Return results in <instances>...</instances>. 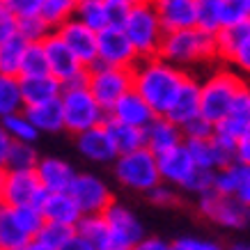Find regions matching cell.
Listing matches in <instances>:
<instances>
[{
	"mask_svg": "<svg viewBox=\"0 0 250 250\" xmlns=\"http://www.w3.org/2000/svg\"><path fill=\"white\" fill-rule=\"evenodd\" d=\"M131 71H133V90L152 106L156 115H166L184 78L188 76L182 67L163 60L161 55L140 58Z\"/></svg>",
	"mask_w": 250,
	"mask_h": 250,
	"instance_id": "6da1fadb",
	"label": "cell"
},
{
	"mask_svg": "<svg viewBox=\"0 0 250 250\" xmlns=\"http://www.w3.org/2000/svg\"><path fill=\"white\" fill-rule=\"evenodd\" d=\"M159 55L182 69L207 60H216V37L211 32L200 30L197 25L182 28V30H167L159 46Z\"/></svg>",
	"mask_w": 250,
	"mask_h": 250,
	"instance_id": "7a4b0ae2",
	"label": "cell"
},
{
	"mask_svg": "<svg viewBox=\"0 0 250 250\" xmlns=\"http://www.w3.org/2000/svg\"><path fill=\"white\" fill-rule=\"evenodd\" d=\"M122 30L126 32V37L140 58L159 55V46L163 42L166 30L161 25L152 0H140L136 5H131L122 21Z\"/></svg>",
	"mask_w": 250,
	"mask_h": 250,
	"instance_id": "3957f363",
	"label": "cell"
},
{
	"mask_svg": "<svg viewBox=\"0 0 250 250\" xmlns=\"http://www.w3.org/2000/svg\"><path fill=\"white\" fill-rule=\"evenodd\" d=\"M243 81L232 69H218L200 83V115L209 122H220L232 106L236 92L243 87Z\"/></svg>",
	"mask_w": 250,
	"mask_h": 250,
	"instance_id": "277c9868",
	"label": "cell"
},
{
	"mask_svg": "<svg viewBox=\"0 0 250 250\" xmlns=\"http://www.w3.org/2000/svg\"><path fill=\"white\" fill-rule=\"evenodd\" d=\"M110 166H113L115 179L126 190L147 193L152 186H156L161 182L159 166H156V154H152L147 147L117 154Z\"/></svg>",
	"mask_w": 250,
	"mask_h": 250,
	"instance_id": "5b68a950",
	"label": "cell"
},
{
	"mask_svg": "<svg viewBox=\"0 0 250 250\" xmlns=\"http://www.w3.org/2000/svg\"><path fill=\"white\" fill-rule=\"evenodd\" d=\"M60 104L62 117H64V131L74 133V136L85 129L104 124V120L108 117V110L92 97L87 85H83V87H62Z\"/></svg>",
	"mask_w": 250,
	"mask_h": 250,
	"instance_id": "8992f818",
	"label": "cell"
},
{
	"mask_svg": "<svg viewBox=\"0 0 250 250\" xmlns=\"http://www.w3.org/2000/svg\"><path fill=\"white\" fill-rule=\"evenodd\" d=\"M197 209L207 220L225 229H243L250 223V209L239 197L225 195L213 188L197 195Z\"/></svg>",
	"mask_w": 250,
	"mask_h": 250,
	"instance_id": "52a82bcc",
	"label": "cell"
},
{
	"mask_svg": "<svg viewBox=\"0 0 250 250\" xmlns=\"http://www.w3.org/2000/svg\"><path fill=\"white\" fill-rule=\"evenodd\" d=\"M133 87V71L124 67H110V64H92L87 69V90L101 106L110 110L113 104Z\"/></svg>",
	"mask_w": 250,
	"mask_h": 250,
	"instance_id": "ba28073f",
	"label": "cell"
},
{
	"mask_svg": "<svg viewBox=\"0 0 250 250\" xmlns=\"http://www.w3.org/2000/svg\"><path fill=\"white\" fill-rule=\"evenodd\" d=\"M110 234V250H133L147 232L136 213L122 202H110L101 211Z\"/></svg>",
	"mask_w": 250,
	"mask_h": 250,
	"instance_id": "9c48e42d",
	"label": "cell"
},
{
	"mask_svg": "<svg viewBox=\"0 0 250 250\" xmlns=\"http://www.w3.org/2000/svg\"><path fill=\"white\" fill-rule=\"evenodd\" d=\"M213 37H216V58L225 60L239 74L250 76V23L220 28Z\"/></svg>",
	"mask_w": 250,
	"mask_h": 250,
	"instance_id": "30bf717a",
	"label": "cell"
},
{
	"mask_svg": "<svg viewBox=\"0 0 250 250\" xmlns=\"http://www.w3.org/2000/svg\"><path fill=\"white\" fill-rule=\"evenodd\" d=\"M44 186L39 184L35 167L32 170H2V188H0V202L5 207L19 205H37L44 197Z\"/></svg>",
	"mask_w": 250,
	"mask_h": 250,
	"instance_id": "8fae6325",
	"label": "cell"
},
{
	"mask_svg": "<svg viewBox=\"0 0 250 250\" xmlns=\"http://www.w3.org/2000/svg\"><path fill=\"white\" fill-rule=\"evenodd\" d=\"M140 60L138 51L129 42L122 25H108L97 32V62L110 64V67L133 69Z\"/></svg>",
	"mask_w": 250,
	"mask_h": 250,
	"instance_id": "7c38bea8",
	"label": "cell"
},
{
	"mask_svg": "<svg viewBox=\"0 0 250 250\" xmlns=\"http://www.w3.org/2000/svg\"><path fill=\"white\" fill-rule=\"evenodd\" d=\"M67 190L76 200L81 213H101L115 200L110 186L92 172H76Z\"/></svg>",
	"mask_w": 250,
	"mask_h": 250,
	"instance_id": "4fadbf2b",
	"label": "cell"
},
{
	"mask_svg": "<svg viewBox=\"0 0 250 250\" xmlns=\"http://www.w3.org/2000/svg\"><path fill=\"white\" fill-rule=\"evenodd\" d=\"M55 32L71 48V53L76 55L83 67L90 69L92 64H97V30H92L90 25H85L76 16H71L60 28H55Z\"/></svg>",
	"mask_w": 250,
	"mask_h": 250,
	"instance_id": "5bb4252c",
	"label": "cell"
},
{
	"mask_svg": "<svg viewBox=\"0 0 250 250\" xmlns=\"http://www.w3.org/2000/svg\"><path fill=\"white\" fill-rule=\"evenodd\" d=\"M42 44H44V51H46L48 74H51V76H55L60 83L69 81V78L74 76V74H78V71L87 69V67H83V64L78 62V58L71 53V48L62 42L60 35H58L55 30L48 32Z\"/></svg>",
	"mask_w": 250,
	"mask_h": 250,
	"instance_id": "9a60e30c",
	"label": "cell"
},
{
	"mask_svg": "<svg viewBox=\"0 0 250 250\" xmlns=\"http://www.w3.org/2000/svg\"><path fill=\"white\" fill-rule=\"evenodd\" d=\"M156 166H159L161 182L170 184L174 188H182L186 179L190 177V172L195 170V163L190 159L184 140L179 145L170 147V149H166V152L156 154Z\"/></svg>",
	"mask_w": 250,
	"mask_h": 250,
	"instance_id": "2e32d148",
	"label": "cell"
},
{
	"mask_svg": "<svg viewBox=\"0 0 250 250\" xmlns=\"http://www.w3.org/2000/svg\"><path fill=\"white\" fill-rule=\"evenodd\" d=\"M76 149L85 161L97 163V166H110L117 156V149H115L108 131L104 129V124L76 133Z\"/></svg>",
	"mask_w": 250,
	"mask_h": 250,
	"instance_id": "e0dca14e",
	"label": "cell"
},
{
	"mask_svg": "<svg viewBox=\"0 0 250 250\" xmlns=\"http://www.w3.org/2000/svg\"><path fill=\"white\" fill-rule=\"evenodd\" d=\"M184 143H186V149H188L195 167L216 170V167L225 166L229 161H234V147L220 143V140H216L213 136L190 138V140H184Z\"/></svg>",
	"mask_w": 250,
	"mask_h": 250,
	"instance_id": "ac0fdd59",
	"label": "cell"
},
{
	"mask_svg": "<svg viewBox=\"0 0 250 250\" xmlns=\"http://www.w3.org/2000/svg\"><path fill=\"white\" fill-rule=\"evenodd\" d=\"M248 126H250V85L243 83V87L236 92L232 106L228 108L225 117L213 124V131L236 140Z\"/></svg>",
	"mask_w": 250,
	"mask_h": 250,
	"instance_id": "d6986e66",
	"label": "cell"
},
{
	"mask_svg": "<svg viewBox=\"0 0 250 250\" xmlns=\"http://www.w3.org/2000/svg\"><path fill=\"white\" fill-rule=\"evenodd\" d=\"M108 115L117 117L120 122H126V124H133V126H140L145 129L149 122L156 117V113L152 110V106L145 101L140 94H138L133 87L126 90L117 101L113 104V108L108 110Z\"/></svg>",
	"mask_w": 250,
	"mask_h": 250,
	"instance_id": "ffe728a7",
	"label": "cell"
},
{
	"mask_svg": "<svg viewBox=\"0 0 250 250\" xmlns=\"http://www.w3.org/2000/svg\"><path fill=\"white\" fill-rule=\"evenodd\" d=\"M35 172L44 190H67L71 179L76 177L74 166L60 156H39Z\"/></svg>",
	"mask_w": 250,
	"mask_h": 250,
	"instance_id": "44dd1931",
	"label": "cell"
},
{
	"mask_svg": "<svg viewBox=\"0 0 250 250\" xmlns=\"http://www.w3.org/2000/svg\"><path fill=\"white\" fill-rule=\"evenodd\" d=\"M39 209L44 213V220L64 223V225H76L78 218L83 216L76 200L69 195V190H46L39 202Z\"/></svg>",
	"mask_w": 250,
	"mask_h": 250,
	"instance_id": "7402d4cb",
	"label": "cell"
},
{
	"mask_svg": "<svg viewBox=\"0 0 250 250\" xmlns=\"http://www.w3.org/2000/svg\"><path fill=\"white\" fill-rule=\"evenodd\" d=\"M163 30H182L195 25V0H152Z\"/></svg>",
	"mask_w": 250,
	"mask_h": 250,
	"instance_id": "603a6c76",
	"label": "cell"
},
{
	"mask_svg": "<svg viewBox=\"0 0 250 250\" xmlns=\"http://www.w3.org/2000/svg\"><path fill=\"white\" fill-rule=\"evenodd\" d=\"M145 147L152 154H161L179 145L184 140L182 136V126L174 124L172 120H167L166 115H156L147 126H145Z\"/></svg>",
	"mask_w": 250,
	"mask_h": 250,
	"instance_id": "cb8c5ba5",
	"label": "cell"
},
{
	"mask_svg": "<svg viewBox=\"0 0 250 250\" xmlns=\"http://www.w3.org/2000/svg\"><path fill=\"white\" fill-rule=\"evenodd\" d=\"M195 115H200V83L195 78L186 76L182 87L174 94L170 108L166 110V117L182 126L184 122H188Z\"/></svg>",
	"mask_w": 250,
	"mask_h": 250,
	"instance_id": "d4e9b609",
	"label": "cell"
},
{
	"mask_svg": "<svg viewBox=\"0 0 250 250\" xmlns=\"http://www.w3.org/2000/svg\"><path fill=\"white\" fill-rule=\"evenodd\" d=\"M23 113L28 115V120L37 126L39 133H60V131H64L60 97L46 99V101L30 104V106H23Z\"/></svg>",
	"mask_w": 250,
	"mask_h": 250,
	"instance_id": "484cf974",
	"label": "cell"
},
{
	"mask_svg": "<svg viewBox=\"0 0 250 250\" xmlns=\"http://www.w3.org/2000/svg\"><path fill=\"white\" fill-rule=\"evenodd\" d=\"M74 236H76L74 225L44 220L42 228L32 234L28 250H69V243H71Z\"/></svg>",
	"mask_w": 250,
	"mask_h": 250,
	"instance_id": "4316f807",
	"label": "cell"
},
{
	"mask_svg": "<svg viewBox=\"0 0 250 250\" xmlns=\"http://www.w3.org/2000/svg\"><path fill=\"white\" fill-rule=\"evenodd\" d=\"M19 87H21L23 106L39 104L46 99L60 97L62 83L51 74H37V76H19Z\"/></svg>",
	"mask_w": 250,
	"mask_h": 250,
	"instance_id": "83f0119b",
	"label": "cell"
},
{
	"mask_svg": "<svg viewBox=\"0 0 250 250\" xmlns=\"http://www.w3.org/2000/svg\"><path fill=\"white\" fill-rule=\"evenodd\" d=\"M104 129L108 131V136H110V140H113L117 154L133 152V149L145 147V131L140 129V126H133V124L120 122L117 117L108 115L106 120H104Z\"/></svg>",
	"mask_w": 250,
	"mask_h": 250,
	"instance_id": "f1b7e54d",
	"label": "cell"
},
{
	"mask_svg": "<svg viewBox=\"0 0 250 250\" xmlns=\"http://www.w3.org/2000/svg\"><path fill=\"white\" fill-rule=\"evenodd\" d=\"M74 228L76 236H81L90 250H110V234L101 213H83Z\"/></svg>",
	"mask_w": 250,
	"mask_h": 250,
	"instance_id": "f546056e",
	"label": "cell"
},
{
	"mask_svg": "<svg viewBox=\"0 0 250 250\" xmlns=\"http://www.w3.org/2000/svg\"><path fill=\"white\" fill-rule=\"evenodd\" d=\"M32 236L16 223L9 207L0 209V250H28Z\"/></svg>",
	"mask_w": 250,
	"mask_h": 250,
	"instance_id": "4dcf8cb0",
	"label": "cell"
},
{
	"mask_svg": "<svg viewBox=\"0 0 250 250\" xmlns=\"http://www.w3.org/2000/svg\"><path fill=\"white\" fill-rule=\"evenodd\" d=\"M25 44H28V42L23 37H19V35L0 42V74H2V76H19Z\"/></svg>",
	"mask_w": 250,
	"mask_h": 250,
	"instance_id": "1f68e13d",
	"label": "cell"
},
{
	"mask_svg": "<svg viewBox=\"0 0 250 250\" xmlns=\"http://www.w3.org/2000/svg\"><path fill=\"white\" fill-rule=\"evenodd\" d=\"M0 122H2V126H5V131L9 133L12 140H21V143H37L39 136H42V133L37 131V126L28 120V115L23 113V110H16V113L5 115V117H0Z\"/></svg>",
	"mask_w": 250,
	"mask_h": 250,
	"instance_id": "d6a6232c",
	"label": "cell"
},
{
	"mask_svg": "<svg viewBox=\"0 0 250 250\" xmlns=\"http://www.w3.org/2000/svg\"><path fill=\"white\" fill-rule=\"evenodd\" d=\"M76 5L78 0H42L39 16L44 19V23L51 30H55L76 14Z\"/></svg>",
	"mask_w": 250,
	"mask_h": 250,
	"instance_id": "836d02e7",
	"label": "cell"
},
{
	"mask_svg": "<svg viewBox=\"0 0 250 250\" xmlns=\"http://www.w3.org/2000/svg\"><path fill=\"white\" fill-rule=\"evenodd\" d=\"M78 21H83L85 25H90L92 30H104L108 28V9H106V0H81L76 5V14Z\"/></svg>",
	"mask_w": 250,
	"mask_h": 250,
	"instance_id": "e575fe53",
	"label": "cell"
},
{
	"mask_svg": "<svg viewBox=\"0 0 250 250\" xmlns=\"http://www.w3.org/2000/svg\"><path fill=\"white\" fill-rule=\"evenodd\" d=\"M37 74H48V62H46L44 44H42V42H28L25 48H23L19 76H37Z\"/></svg>",
	"mask_w": 250,
	"mask_h": 250,
	"instance_id": "d590c367",
	"label": "cell"
},
{
	"mask_svg": "<svg viewBox=\"0 0 250 250\" xmlns=\"http://www.w3.org/2000/svg\"><path fill=\"white\" fill-rule=\"evenodd\" d=\"M37 161H39V152H37V147H35V143L14 140L12 147H9L5 167H9V170H32V167L37 166Z\"/></svg>",
	"mask_w": 250,
	"mask_h": 250,
	"instance_id": "8d00e7d4",
	"label": "cell"
},
{
	"mask_svg": "<svg viewBox=\"0 0 250 250\" xmlns=\"http://www.w3.org/2000/svg\"><path fill=\"white\" fill-rule=\"evenodd\" d=\"M243 174V166L236 163V161H229L225 166H220L213 170V190L218 193H225V195H234L236 188H239V182H241Z\"/></svg>",
	"mask_w": 250,
	"mask_h": 250,
	"instance_id": "74e56055",
	"label": "cell"
},
{
	"mask_svg": "<svg viewBox=\"0 0 250 250\" xmlns=\"http://www.w3.org/2000/svg\"><path fill=\"white\" fill-rule=\"evenodd\" d=\"M16 110H23L19 76H2L0 74V117L16 113Z\"/></svg>",
	"mask_w": 250,
	"mask_h": 250,
	"instance_id": "f35d334b",
	"label": "cell"
},
{
	"mask_svg": "<svg viewBox=\"0 0 250 250\" xmlns=\"http://www.w3.org/2000/svg\"><path fill=\"white\" fill-rule=\"evenodd\" d=\"M195 25L211 35L220 30V0H195Z\"/></svg>",
	"mask_w": 250,
	"mask_h": 250,
	"instance_id": "ab89813d",
	"label": "cell"
},
{
	"mask_svg": "<svg viewBox=\"0 0 250 250\" xmlns=\"http://www.w3.org/2000/svg\"><path fill=\"white\" fill-rule=\"evenodd\" d=\"M250 23V0H220V28Z\"/></svg>",
	"mask_w": 250,
	"mask_h": 250,
	"instance_id": "60d3db41",
	"label": "cell"
},
{
	"mask_svg": "<svg viewBox=\"0 0 250 250\" xmlns=\"http://www.w3.org/2000/svg\"><path fill=\"white\" fill-rule=\"evenodd\" d=\"M51 32V28L44 23V19L39 14L32 16H21L19 19V28H16V35L23 37L25 42H44V37Z\"/></svg>",
	"mask_w": 250,
	"mask_h": 250,
	"instance_id": "b9f144b4",
	"label": "cell"
},
{
	"mask_svg": "<svg viewBox=\"0 0 250 250\" xmlns=\"http://www.w3.org/2000/svg\"><path fill=\"white\" fill-rule=\"evenodd\" d=\"M12 213H14L16 223L21 225L28 234H35L39 228H42V223H44V213L39 209L37 205H19V207H9Z\"/></svg>",
	"mask_w": 250,
	"mask_h": 250,
	"instance_id": "7bdbcfd3",
	"label": "cell"
},
{
	"mask_svg": "<svg viewBox=\"0 0 250 250\" xmlns=\"http://www.w3.org/2000/svg\"><path fill=\"white\" fill-rule=\"evenodd\" d=\"M213 186V170H205V167H195L190 177L186 179V184L182 186V190L193 193V195H202L207 190H211Z\"/></svg>",
	"mask_w": 250,
	"mask_h": 250,
	"instance_id": "ee69618b",
	"label": "cell"
},
{
	"mask_svg": "<svg viewBox=\"0 0 250 250\" xmlns=\"http://www.w3.org/2000/svg\"><path fill=\"white\" fill-rule=\"evenodd\" d=\"M182 136H184V140L213 136V122H209L207 117H202V115H195V117H190L188 122L182 124Z\"/></svg>",
	"mask_w": 250,
	"mask_h": 250,
	"instance_id": "f6af8a7d",
	"label": "cell"
},
{
	"mask_svg": "<svg viewBox=\"0 0 250 250\" xmlns=\"http://www.w3.org/2000/svg\"><path fill=\"white\" fill-rule=\"evenodd\" d=\"M170 248L174 250H218L220 246L213 239H205V236H182L174 243H170Z\"/></svg>",
	"mask_w": 250,
	"mask_h": 250,
	"instance_id": "bcb514c9",
	"label": "cell"
},
{
	"mask_svg": "<svg viewBox=\"0 0 250 250\" xmlns=\"http://www.w3.org/2000/svg\"><path fill=\"white\" fill-rule=\"evenodd\" d=\"M145 195L149 197L152 205L167 207V205H172L174 202V186H170V184H166V182H159L156 186H152V188L147 190Z\"/></svg>",
	"mask_w": 250,
	"mask_h": 250,
	"instance_id": "7dc6e473",
	"label": "cell"
},
{
	"mask_svg": "<svg viewBox=\"0 0 250 250\" xmlns=\"http://www.w3.org/2000/svg\"><path fill=\"white\" fill-rule=\"evenodd\" d=\"M9 12H14L19 19L21 16H32L39 14V7H42V0H0Z\"/></svg>",
	"mask_w": 250,
	"mask_h": 250,
	"instance_id": "c3c4849f",
	"label": "cell"
},
{
	"mask_svg": "<svg viewBox=\"0 0 250 250\" xmlns=\"http://www.w3.org/2000/svg\"><path fill=\"white\" fill-rule=\"evenodd\" d=\"M16 28H19V16L14 12H9L2 2H0V42L14 37Z\"/></svg>",
	"mask_w": 250,
	"mask_h": 250,
	"instance_id": "681fc988",
	"label": "cell"
},
{
	"mask_svg": "<svg viewBox=\"0 0 250 250\" xmlns=\"http://www.w3.org/2000/svg\"><path fill=\"white\" fill-rule=\"evenodd\" d=\"M234 161L241 166H250V129H246L236 138L234 145Z\"/></svg>",
	"mask_w": 250,
	"mask_h": 250,
	"instance_id": "f907efd6",
	"label": "cell"
},
{
	"mask_svg": "<svg viewBox=\"0 0 250 250\" xmlns=\"http://www.w3.org/2000/svg\"><path fill=\"white\" fill-rule=\"evenodd\" d=\"M106 9H108V25H122L129 7L117 2V0H106Z\"/></svg>",
	"mask_w": 250,
	"mask_h": 250,
	"instance_id": "816d5d0a",
	"label": "cell"
},
{
	"mask_svg": "<svg viewBox=\"0 0 250 250\" xmlns=\"http://www.w3.org/2000/svg\"><path fill=\"white\" fill-rule=\"evenodd\" d=\"M243 205L250 209V166H243V174H241V182H239V188L234 193Z\"/></svg>",
	"mask_w": 250,
	"mask_h": 250,
	"instance_id": "f5cc1de1",
	"label": "cell"
},
{
	"mask_svg": "<svg viewBox=\"0 0 250 250\" xmlns=\"http://www.w3.org/2000/svg\"><path fill=\"white\" fill-rule=\"evenodd\" d=\"M136 248L138 250H170V243H167L166 239H161V236H147L145 234Z\"/></svg>",
	"mask_w": 250,
	"mask_h": 250,
	"instance_id": "db71d44e",
	"label": "cell"
},
{
	"mask_svg": "<svg viewBox=\"0 0 250 250\" xmlns=\"http://www.w3.org/2000/svg\"><path fill=\"white\" fill-rule=\"evenodd\" d=\"M12 143H14V140L9 138V133L5 131L2 122H0V170H5V163H7V154H9Z\"/></svg>",
	"mask_w": 250,
	"mask_h": 250,
	"instance_id": "11a10c76",
	"label": "cell"
},
{
	"mask_svg": "<svg viewBox=\"0 0 250 250\" xmlns=\"http://www.w3.org/2000/svg\"><path fill=\"white\" fill-rule=\"evenodd\" d=\"M236 250H250V243H234Z\"/></svg>",
	"mask_w": 250,
	"mask_h": 250,
	"instance_id": "9f6ffc18",
	"label": "cell"
},
{
	"mask_svg": "<svg viewBox=\"0 0 250 250\" xmlns=\"http://www.w3.org/2000/svg\"><path fill=\"white\" fill-rule=\"evenodd\" d=\"M117 2H122V5H126V7H131V5H136V2H140V0H117Z\"/></svg>",
	"mask_w": 250,
	"mask_h": 250,
	"instance_id": "6f0895ef",
	"label": "cell"
},
{
	"mask_svg": "<svg viewBox=\"0 0 250 250\" xmlns=\"http://www.w3.org/2000/svg\"><path fill=\"white\" fill-rule=\"evenodd\" d=\"M0 188H2V170H0Z\"/></svg>",
	"mask_w": 250,
	"mask_h": 250,
	"instance_id": "680465c9",
	"label": "cell"
},
{
	"mask_svg": "<svg viewBox=\"0 0 250 250\" xmlns=\"http://www.w3.org/2000/svg\"><path fill=\"white\" fill-rule=\"evenodd\" d=\"M0 209H2V202H0Z\"/></svg>",
	"mask_w": 250,
	"mask_h": 250,
	"instance_id": "91938a15",
	"label": "cell"
},
{
	"mask_svg": "<svg viewBox=\"0 0 250 250\" xmlns=\"http://www.w3.org/2000/svg\"><path fill=\"white\" fill-rule=\"evenodd\" d=\"M78 2H81V0H78Z\"/></svg>",
	"mask_w": 250,
	"mask_h": 250,
	"instance_id": "94428289",
	"label": "cell"
}]
</instances>
